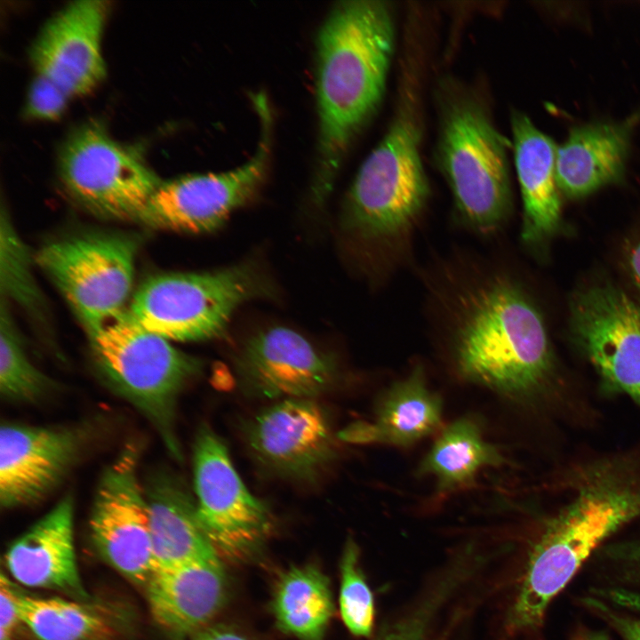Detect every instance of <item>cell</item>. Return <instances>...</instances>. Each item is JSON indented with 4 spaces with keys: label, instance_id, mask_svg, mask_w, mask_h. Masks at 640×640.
I'll use <instances>...</instances> for the list:
<instances>
[{
    "label": "cell",
    "instance_id": "36",
    "mask_svg": "<svg viewBox=\"0 0 640 640\" xmlns=\"http://www.w3.org/2000/svg\"><path fill=\"white\" fill-rule=\"evenodd\" d=\"M628 268L634 284L640 294V241L628 254Z\"/></svg>",
    "mask_w": 640,
    "mask_h": 640
},
{
    "label": "cell",
    "instance_id": "37",
    "mask_svg": "<svg viewBox=\"0 0 640 640\" xmlns=\"http://www.w3.org/2000/svg\"><path fill=\"white\" fill-rule=\"evenodd\" d=\"M576 640H609L607 636L601 632H586L578 636Z\"/></svg>",
    "mask_w": 640,
    "mask_h": 640
},
{
    "label": "cell",
    "instance_id": "30",
    "mask_svg": "<svg viewBox=\"0 0 640 640\" xmlns=\"http://www.w3.org/2000/svg\"><path fill=\"white\" fill-rule=\"evenodd\" d=\"M456 576L448 575L419 605L392 622L375 640H428L435 614L455 585Z\"/></svg>",
    "mask_w": 640,
    "mask_h": 640
},
{
    "label": "cell",
    "instance_id": "24",
    "mask_svg": "<svg viewBox=\"0 0 640 640\" xmlns=\"http://www.w3.org/2000/svg\"><path fill=\"white\" fill-rule=\"evenodd\" d=\"M278 627L300 640H322L333 613L328 579L314 566L287 570L273 600Z\"/></svg>",
    "mask_w": 640,
    "mask_h": 640
},
{
    "label": "cell",
    "instance_id": "8",
    "mask_svg": "<svg viewBox=\"0 0 640 640\" xmlns=\"http://www.w3.org/2000/svg\"><path fill=\"white\" fill-rule=\"evenodd\" d=\"M137 252L134 237L87 234L51 242L35 260L90 335L128 308Z\"/></svg>",
    "mask_w": 640,
    "mask_h": 640
},
{
    "label": "cell",
    "instance_id": "1",
    "mask_svg": "<svg viewBox=\"0 0 640 640\" xmlns=\"http://www.w3.org/2000/svg\"><path fill=\"white\" fill-rule=\"evenodd\" d=\"M431 289L437 333L464 380L518 397L538 388L552 366L543 317L505 270L445 265Z\"/></svg>",
    "mask_w": 640,
    "mask_h": 640
},
{
    "label": "cell",
    "instance_id": "31",
    "mask_svg": "<svg viewBox=\"0 0 640 640\" xmlns=\"http://www.w3.org/2000/svg\"><path fill=\"white\" fill-rule=\"evenodd\" d=\"M70 99L53 82L36 74L28 86L23 114L36 121H53L64 113Z\"/></svg>",
    "mask_w": 640,
    "mask_h": 640
},
{
    "label": "cell",
    "instance_id": "33",
    "mask_svg": "<svg viewBox=\"0 0 640 640\" xmlns=\"http://www.w3.org/2000/svg\"><path fill=\"white\" fill-rule=\"evenodd\" d=\"M586 604L605 620L620 634L622 640H640V620L617 612L592 598Z\"/></svg>",
    "mask_w": 640,
    "mask_h": 640
},
{
    "label": "cell",
    "instance_id": "17",
    "mask_svg": "<svg viewBox=\"0 0 640 640\" xmlns=\"http://www.w3.org/2000/svg\"><path fill=\"white\" fill-rule=\"evenodd\" d=\"M85 432L73 427L6 422L0 431V505L34 504L52 492L77 461Z\"/></svg>",
    "mask_w": 640,
    "mask_h": 640
},
{
    "label": "cell",
    "instance_id": "27",
    "mask_svg": "<svg viewBox=\"0 0 640 640\" xmlns=\"http://www.w3.org/2000/svg\"><path fill=\"white\" fill-rule=\"evenodd\" d=\"M51 379L29 360L14 325L8 301L0 308V393L12 403H35L52 388Z\"/></svg>",
    "mask_w": 640,
    "mask_h": 640
},
{
    "label": "cell",
    "instance_id": "16",
    "mask_svg": "<svg viewBox=\"0 0 640 640\" xmlns=\"http://www.w3.org/2000/svg\"><path fill=\"white\" fill-rule=\"evenodd\" d=\"M109 2H69L45 21L30 47L35 73L71 99L92 92L106 76L101 38Z\"/></svg>",
    "mask_w": 640,
    "mask_h": 640
},
{
    "label": "cell",
    "instance_id": "32",
    "mask_svg": "<svg viewBox=\"0 0 640 640\" xmlns=\"http://www.w3.org/2000/svg\"><path fill=\"white\" fill-rule=\"evenodd\" d=\"M20 595L4 574L0 580V640H11L12 636L21 623L19 612Z\"/></svg>",
    "mask_w": 640,
    "mask_h": 640
},
{
    "label": "cell",
    "instance_id": "6",
    "mask_svg": "<svg viewBox=\"0 0 640 640\" xmlns=\"http://www.w3.org/2000/svg\"><path fill=\"white\" fill-rule=\"evenodd\" d=\"M88 336L105 382L150 422L172 457L180 460L178 399L202 371V363L144 328L127 309Z\"/></svg>",
    "mask_w": 640,
    "mask_h": 640
},
{
    "label": "cell",
    "instance_id": "34",
    "mask_svg": "<svg viewBox=\"0 0 640 640\" xmlns=\"http://www.w3.org/2000/svg\"><path fill=\"white\" fill-rule=\"evenodd\" d=\"M609 555L625 574L640 580V543L615 547Z\"/></svg>",
    "mask_w": 640,
    "mask_h": 640
},
{
    "label": "cell",
    "instance_id": "11",
    "mask_svg": "<svg viewBox=\"0 0 640 640\" xmlns=\"http://www.w3.org/2000/svg\"><path fill=\"white\" fill-rule=\"evenodd\" d=\"M193 473L197 516L219 557L239 560L258 550L271 532V513L246 488L225 443L208 426L195 439Z\"/></svg>",
    "mask_w": 640,
    "mask_h": 640
},
{
    "label": "cell",
    "instance_id": "4",
    "mask_svg": "<svg viewBox=\"0 0 640 640\" xmlns=\"http://www.w3.org/2000/svg\"><path fill=\"white\" fill-rule=\"evenodd\" d=\"M640 517V484L604 475L583 486L532 547L507 620L512 633L539 628L548 605L592 552Z\"/></svg>",
    "mask_w": 640,
    "mask_h": 640
},
{
    "label": "cell",
    "instance_id": "3",
    "mask_svg": "<svg viewBox=\"0 0 640 640\" xmlns=\"http://www.w3.org/2000/svg\"><path fill=\"white\" fill-rule=\"evenodd\" d=\"M418 74L404 72L391 122L359 167L342 208L343 230L383 275L409 258L430 196L420 155Z\"/></svg>",
    "mask_w": 640,
    "mask_h": 640
},
{
    "label": "cell",
    "instance_id": "15",
    "mask_svg": "<svg viewBox=\"0 0 640 640\" xmlns=\"http://www.w3.org/2000/svg\"><path fill=\"white\" fill-rule=\"evenodd\" d=\"M571 332L603 377L640 404V308L612 284L588 287L572 300Z\"/></svg>",
    "mask_w": 640,
    "mask_h": 640
},
{
    "label": "cell",
    "instance_id": "5",
    "mask_svg": "<svg viewBox=\"0 0 640 640\" xmlns=\"http://www.w3.org/2000/svg\"><path fill=\"white\" fill-rule=\"evenodd\" d=\"M508 142L476 96L452 90L443 97L436 164L457 218L477 235L497 233L511 214Z\"/></svg>",
    "mask_w": 640,
    "mask_h": 640
},
{
    "label": "cell",
    "instance_id": "29",
    "mask_svg": "<svg viewBox=\"0 0 640 640\" xmlns=\"http://www.w3.org/2000/svg\"><path fill=\"white\" fill-rule=\"evenodd\" d=\"M340 612L348 629L355 636L371 635L374 622L372 591L359 564V549L352 540L347 541L341 559Z\"/></svg>",
    "mask_w": 640,
    "mask_h": 640
},
{
    "label": "cell",
    "instance_id": "35",
    "mask_svg": "<svg viewBox=\"0 0 640 640\" xmlns=\"http://www.w3.org/2000/svg\"><path fill=\"white\" fill-rule=\"evenodd\" d=\"M195 640H247L240 634L225 627H211L203 629Z\"/></svg>",
    "mask_w": 640,
    "mask_h": 640
},
{
    "label": "cell",
    "instance_id": "10",
    "mask_svg": "<svg viewBox=\"0 0 640 640\" xmlns=\"http://www.w3.org/2000/svg\"><path fill=\"white\" fill-rule=\"evenodd\" d=\"M253 101L261 133L252 157L231 171L162 181L138 222L161 230L205 233L220 227L256 195L269 166L273 119L264 95L255 96Z\"/></svg>",
    "mask_w": 640,
    "mask_h": 640
},
{
    "label": "cell",
    "instance_id": "14",
    "mask_svg": "<svg viewBox=\"0 0 640 640\" xmlns=\"http://www.w3.org/2000/svg\"><path fill=\"white\" fill-rule=\"evenodd\" d=\"M241 388L260 399H316L340 380L335 358L299 332L269 328L251 336L235 358Z\"/></svg>",
    "mask_w": 640,
    "mask_h": 640
},
{
    "label": "cell",
    "instance_id": "12",
    "mask_svg": "<svg viewBox=\"0 0 640 640\" xmlns=\"http://www.w3.org/2000/svg\"><path fill=\"white\" fill-rule=\"evenodd\" d=\"M139 448L128 444L103 470L90 516L92 542L105 560L136 583L154 569L148 500L139 478Z\"/></svg>",
    "mask_w": 640,
    "mask_h": 640
},
{
    "label": "cell",
    "instance_id": "22",
    "mask_svg": "<svg viewBox=\"0 0 640 640\" xmlns=\"http://www.w3.org/2000/svg\"><path fill=\"white\" fill-rule=\"evenodd\" d=\"M154 569L219 557L197 516L196 500L178 476L157 469L144 484Z\"/></svg>",
    "mask_w": 640,
    "mask_h": 640
},
{
    "label": "cell",
    "instance_id": "26",
    "mask_svg": "<svg viewBox=\"0 0 640 640\" xmlns=\"http://www.w3.org/2000/svg\"><path fill=\"white\" fill-rule=\"evenodd\" d=\"M19 612L21 623L40 640H97L108 631L97 612L60 597L20 595Z\"/></svg>",
    "mask_w": 640,
    "mask_h": 640
},
{
    "label": "cell",
    "instance_id": "19",
    "mask_svg": "<svg viewBox=\"0 0 640 640\" xmlns=\"http://www.w3.org/2000/svg\"><path fill=\"white\" fill-rule=\"evenodd\" d=\"M639 122L640 110L622 121H596L572 127L556 150L560 192L581 198L621 180L633 131Z\"/></svg>",
    "mask_w": 640,
    "mask_h": 640
},
{
    "label": "cell",
    "instance_id": "7",
    "mask_svg": "<svg viewBox=\"0 0 640 640\" xmlns=\"http://www.w3.org/2000/svg\"><path fill=\"white\" fill-rule=\"evenodd\" d=\"M271 293L255 264L202 273H164L147 278L132 294L129 314L170 340L199 341L221 335L246 301Z\"/></svg>",
    "mask_w": 640,
    "mask_h": 640
},
{
    "label": "cell",
    "instance_id": "28",
    "mask_svg": "<svg viewBox=\"0 0 640 640\" xmlns=\"http://www.w3.org/2000/svg\"><path fill=\"white\" fill-rule=\"evenodd\" d=\"M0 220L2 299L12 300L31 313L40 312L43 299L32 275L29 251L4 207Z\"/></svg>",
    "mask_w": 640,
    "mask_h": 640
},
{
    "label": "cell",
    "instance_id": "2",
    "mask_svg": "<svg viewBox=\"0 0 640 640\" xmlns=\"http://www.w3.org/2000/svg\"><path fill=\"white\" fill-rule=\"evenodd\" d=\"M396 27L384 1L335 4L316 37L317 164L313 198L331 193L343 157L385 93L395 51Z\"/></svg>",
    "mask_w": 640,
    "mask_h": 640
},
{
    "label": "cell",
    "instance_id": "13",
    "mask_svg": "<svg viewBox=\"0 0 640 640\" xmlns=\"http://www.w3.org/2000/svg\"><path fill=\"white\" fill-rule=\"evenodd\" d=\"M244 439L259 466L296 482L317 479L338 452L329 414L310 398L284 399L264 408L244 427Z\"/></svg>",
    "mask_w": 640,
    "mask_h": 640
},
{
    "label": "cell",
    "instance_id": "18",
    "mask_svg": "<svg viewBox=\"0 0 640 640\" xmlns=\"http://www.w3.org/2000/svg\"><path fill=\"white\" fill-rule=\"evenodd\" d=\"M5 562L11 575L22 585L86 596L76 564L71 495L63 497L12 542Z\"/></svg>",
    "mask_w": 640,
    "mask_h": 640
},
{
    "label": "cell",
    "instance_id": "25",
    "mask_svg": "<svg viewBox=\"0 0 640 640\" xmlns=\"http://www.w3.org/2000/svg\"><path fill=\"white\" fill-rule=\"evenodd\" d=\"M502 460L497 448L484 440L478 423L461 418L443 430L420 472L434 476L438 489L448 492L469 484L482 468Z\"/></svg>",
    "mask_w": 640,
    "mask_h": 640
},
{
    "label": "cell",
    "instance_id": "21",
    "mask_svg": "<svg viewBox=\"0 0 640 640\" xmlns=\"http://www.w3.org/2000/svg\"><path fill=\"white\" fill-rule=\"evenodd\" d=\"M155 620L173 633H188L218 612L226 592L220 557L156 570L145 584Z\"/></svg>",
    "mask_w": 640,
    "mask_h": 640
},
{
    "label": "cell",
    "instance_id": "9",
    "mask_svg": "<svg viewBox=\"0 0 640 640\" xmlns=\"http://www.w3.org/2000/svg\"><path fill=\"white\" fill-rule=\"evenodd\" d=\"M58 172L80 206L108 220L137 221L162 182L133 149L94 122L78 126L65 139Z\"/></svg>",
    "mask_w": 640,
    "mask_h": 640
},
{
    "label": "cell",
    "instance_id": "23",
    "mask_svg": "<svg viewBox=\"0 0 640 640\" xmlns=\"http://www.w3.org/2000/svg\"><path fill=\"white\" fill-rule=\"evenodd\" d=\"M441 421V399L428 387L423 368L416 365L384 392L370 423L376 443L408 447L436 431Z\"/></svg>",
    "mask_w": 640,
    "mask_h": 640
},
{
    "label": "cell",
    "instance_id": "20",
    "mask_svg": "<svg viewBox=\"0 0 640 640\" xmlns=\"http://www.w3.org/2000/svg\"><path fill=\"white\" fill-rule=\"evenodd\" d=\"M515 167L523 201L521 236L528 245L549 238L561 219L560 190L556 182L557 146L520 111L511 115Z\"/></svg>",
    "mask_w": 640,
    "mask_h": 640
}]
</instances>
